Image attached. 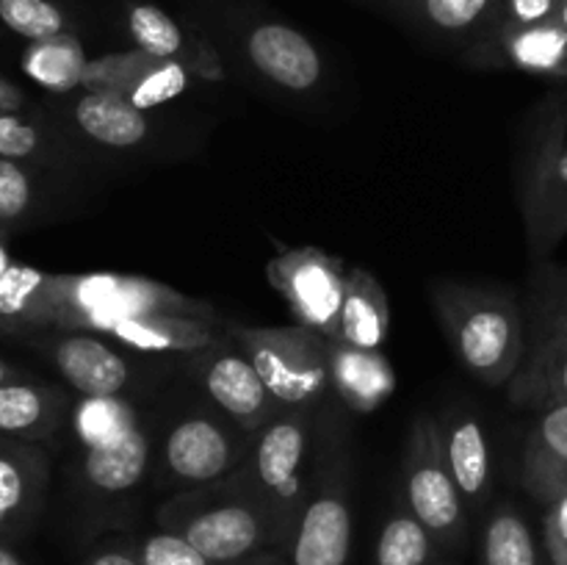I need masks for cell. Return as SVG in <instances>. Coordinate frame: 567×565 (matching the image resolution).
<instances>
[{
	"instance_id": "6da1fadb",
	"label": "cell",
	"mask_w": 567,
	"mask_h": 565,
	"mask_svg": "<svg viewBox=\"0 0 567 565\" xmlns=\"http://www.w3.org/2000/svg\"><path fill=\"white\" fill-rule=\"evenodd\" d=\"M155 524L186 537L210 565H238L269 548H286L291 541V526L238 471L210 485L177 491L161 504Z\"/></svg>"
},
{
	"instance_id": "7a4b0ae2",
	"label": "cell",
	"mask_w": 567,
	"mask_h": 565,
	"mask_svg": "<svg viewBox=\"0 0 567 565\" xmlns=\"http://www.w3.org/2000/svg\"><path fill=\"white\" fill-rule=\"evenodd\" d=\"M432 305L460 363L485 386L513 380L526 352L524 319L513 297L463 282H432Z\"/></svg>"
},
{
	"instance_id": "3957f363",
	"label": "cell",
	"mask_w": 567,
	"mask_h": 565,
	"mask_svg": "<svg viewBox=\"0 0 567 565\" xmlns=\"http://www.w3.org/2000/svg\"><path fill=\"white\" fill-rule=\"evenodd\" d=\"M150 314L216 319L214 305L194 299L161 280L114 271L53 277V327L64 332H105L120 321Z\"/></svg>"
},
{
	"instance_id": "277c9868",
	"label": "cell",
	"mask_w": 567,
	"mask_h": 565,
	"mask_svg": "<svg viewBox=\"0 0 567 565\" xmlns=\"http://www.w3.org/2000/svg\"><path fill=\"white\" fill-rule=\"evenodd\" d=\"M402 502L435 537L443 554L465 546L468 504L449 469L441 419L430 413L419 415L410 427L402 465Z\"/></svg>"
},
{
	"instance_id": "5b68a950",
	"label": "cell",
	"mask_w": 567,
	"mask_h": 565,
	"mask_svg": "<svg viewBox=\"0 0 567 565\" xmlns=\"http://www.w3.org/2000/svg\"><path fill=\"white\" fill-rule=\"evenodd\" d=\"M236 347L252 360L282 408H316L330 386V358L321 332L310 327H230Z\"/></svg>"
},
{
	"instance_id": "8992f818",
	"label": "cell",
	"mask_w": 567,
	"mask_h": 565,
	"mask_svg": "<svg viewBox=\"0 0 567 565\" xmlns=\"http://www.w3.org/2000/svg\"><path fill=\"white\" fill-rule=\"evenodd\" d=\"M520 205L535 258H546L567 236V97H551L535 125L520 172Z\"/></svg>"
},
{
	"instance_id": "52a82bcc",
	"label": "cell",
	"mask_w": 567,
	"mask_h": 565,
	"mask_svg": "<svg viewBox=\"0 0 567 565\" xmlns=\"http://www.w3.org/2000/svg\"><path fill=\"white\" fill-rule=\"evenodd\" d=\"M313 421V408H286L264 430L252 432L249 454L238 469L244 482L291 526V532L313 476H305L316 438Z\"/></svg>"
},
{
	"instance_id": "ba28073f",
	"label": "cell",
	"mask_w": 567,
	"mask_h": 565,
	"mask_svg": "<svg viewBox=\"0 0 567 565\" xmlns=\"http://www.w3.org/2000/svg\"><path fill=\"white\" fill-rule=\"evenodd\" d=\"M288 565H349L352 557V502H349V463L343 452L321 458L310 476L291 541Z\"/></svg>"
},
{
	"instance_id": "9c48e42d",
	"label": "cell",
	"mask_w": 567,
	"mask_h": 565,
	"mask_svg": "<svg viewBox=\"0 0 567 565\" xmlns=\"http://www.w3.org/2000/svg\"><path fill=\"white\" fill-rule=\"evenodd\" d=\"M252 443V432H244L236 421L219 419L205 410L177 419L161 443V485L203 487L236 474Z\"/></svg>"
},
{
	"instance_id": "30bf717a",
	"label": "cell",
	"mask_w": 567,
	"mask_h": 565,
	"mask_svg": "<svg viewBox=\"0 0 567 565\" xmlns=\"http://www.w3.org/2000/svg\"><path fill=\"white\" fill-rule=\"evenodd\" d=\"M266 277L291 308L297 325L338 338L347 271L336 255L319 247L286 249L266 266Z\"/></svg>"
},
{
	"instance_id": "8fae6325",
	"label": "cell",
	"mask_w": 567,
	"mask_h": 565,
	"mask_svg": "<svg viewBox=\"0 0 567 565\" xmlns=\"http://www.w3.org/2000/svg\"><path fill=\"white\" fill-rule=\"evenodd\" d=\"M188 369L210 397V402L244 432H258L282 413V404L260 380L252 360L238 347L216 343L188 355Z\"/></svg>"
},
{
	"instance_id": "7c38bea8",
	"label": "cell",
	"mask_w": 567,
	"mask_h": 565,
	"mask_svg": "<svg viewBox=\"0 0 567 565\" xmlns=\"http://www.w3.org/2000/svg\"><path fill=\"white\" fill-rule=\"evenodd\" d=\"M48 476V454L37 443L0 435V541H14L37 521Z\"/></svg>"
},
{
	"instance_id": "4fadbf2b",
	"label": "cell",
	"mask_w": 567,
	"mask_h": 565,
	"mask_svg": "<svg viewBox=\"0 0 567 565\" xmlns=\"http://www.w3.org/2000/svg\"><path fill=\"white\" fill-rule=\"evenodd\" d=\"M127 33L136 42L138 50L155 55V59L177 61L186 66L192 75L205 81H225V66H221L216 50L205 42L199 33H188L181 22L164 9L153 3L127 6Z\"/></svg>"
},
{
	"instance_id": "5bb4252c",
	"label": "cell",
	"mask_w": 567,
	"mask_h": 565,
	"mask_svg": "<svg viewBox=\"0 0 567 565\" xmlns=\"http://www.w3.org/2000/svg\"><path fill=\"white\" fill-rule=\"evenodd\" d=\"M247 55L255 70L288 92H310L319 86L324 64L305 33L282 22H260L247 33Z\"/></svg>"
},
{
	"instance_id": "9a60e30c",
	"label": "cell",
	"mask_w": 567,
	"mask_h": 565,
	"mask_svg": "<svg viewBox=\"0 0 567 565\" xmlns=\"http://www.w3.org/2000/svg\"><path fill=\"white\" fill-rule=\"evenodd\" d=\"M50 358L81 397H122L133 377V366L92 332L59 336L50 343Z\"/></svg>"
},
{
	"instance_id": "2e32d148",
	"label": "cell",
	"mask_w": 567,
	"mask_h": 565,
	"mask_svg": "<svg viewBox=\"0 0 567 565\" xmlns=\"http://www.w3.org/2000/svg\"><path fill=\"white\" fill-rule=\"evenodd\" d=\"M520 482L543 507L567 491V404H548L526 432Z\"/></svg>"
},
{
	"instance_id": "e0dca14e",
	"label": "cell",
	"mask_w": 567,
	"mask_h": 565,
	"mask_svg": "<svg viewBox=\"0 0 567 565\" xmlns=\"http://www.w3.org/2000/svg\"><path fill=\"white\" fill-rule=\"evenodd\" d=\"M330 386L354 413H371L396 391V371L380 349L352 347L347 341L330 338Z\"/></svg>"
},
{
	"instance_id": "ac0fdd59",
	"label": "cell",
	"mask_w": 567,
	"mask_h": 565,
	"mask_svg": "<svg viewBox=\"0 0 567 565\" xmlns=\"http://www.w3.org/2000/svg\"><path fill=\"white\" fill-rule=\"evenodd\" d=\"M449 469L471 510H482L493 493L491 438L482 421L468 410H457L441 421Z\"/></svg>"
},
{
	"instance_id": "d6986e66",
	"label": "cell",
	"mask_w": 567,
	"mask_h": 565,
	"mask_svg": "<svg viewBox=\"0 0 567 565\" xmlns=\"http://www.w3.org/2000/svg\"><path fill=\"white\" fill-rule=\"evenodd\" d=\"M109 336L116 343H122V347L153 355H194L221 343L219 321H205L197 319V316L181 314L133 316V319H125L111 327Z\"/></svg>"
},
{
	"instance_id": "ffe728a7",
	"label": "cell",
	"mask_w": 567,
	"mask_h": 565,
	"mask_svg": "<svg viewBox=\"0 0 567 565\" xmlns=\"http://www.w3.org/2000/svg\"><path fill=\"white\" fill-rule=\"evenodd\" d=\"M70 399L61 388L39 382L0 386V435L39 443L53 435L66 419Z\"/></svg>"
},
{
	"instance_id": "44dd1931",
	"label": "cell",
	"mask_w": 567,
	"mask_h": 565,
	"mask_svg": "<svg viewBox=\"0 0 567 565\" xmlns=\"http://www.w3.org/2000/svg\"><path fill=\"white\" fill-rule=\"evenodd\" d=\"M150 443L147 427H138L122 441L109 443V446L83 449L81 458V476L89 491L100 496H122L131 493L138 482L144 480L150 465Z\"/></svg>"
},
{
	"instance_id": "7402d4cb",
	"label": "cell",
	"mask_w": 567,
	"mask_h": 565,
	"mask_svg": "<svg viewBox=\"0 0 567 565\" xmlns=\"http://www.w3.org/2000/svg\"><path fill=\"white\" fill-rule=\"evenodd\" d=\"M513 399L526 408L567 404V321L554 319L543 332L526 371L515 374Z\"/></svg>"
},
{
	"instance_id": "603a6c76",
	"label": "cell",
	"mask_w": 567,
	"mask_h": 565,
	"mask_svg": "<svg viewBox=\"0 0 567 565\" xmlns=\"http://www.w3.org/2000/svg\"><path fill=\"white\" fill-rule=\"evenodd\" d=\"M388 330H391V305H388L385 288L369 269L354 266L347 275L338 341L363 349H380L385 343Z\"/></svg>"
},
{
	"instance_id": "cb8c5ba5",
	"label": "cell",
	"mask_w": 567,
	"mask_h": 565,
	"mask_svg": "<svg viewBox=\"0 0 567 565\" xmlns=\"http://www.w3.org/2000/svg\"><path fill=\"white\" fill-rule=\"evenodd\" d=\"M493 50L502 64L532 72V75L567 81V28L557 20L496 33Z\"/></svg>"
},
{
	"instance_id": "d4e9b609",
	"label": "cell",
	"mask_w": 567,
	"mask_h": 565,
	"mask_svg": "<svg viewBox=\"0 0 567 565\" xmlns=\"http://www.w3.org/2000/svg\"><path fill=\"white\" fill-rule=\"evenodd\" d=\"M53 277L14 260L0 277V327L3 330L53 327Z\"/></svg>"
},
{
	"instance_id": "484cf974",
	"label": "cell",
	"mask_w": 567,
	"mask_h": 565,
	"mask_svg": "<svg viewBox=\"0 0 567 565\" xmlns=\"http://www.w3.org/2000/svg\"><path fill=\"white\" fill-rule=\"evenodd\" d=\"M75 122L89 138L114 150L138 147L150 133L147 114L120 94L86 92L75 103Z\"/></svg>"
},
{
	"instance_id": "4316f807",
	"label": "cell",
	"mask_w": 567,
	"mask_h": 565,
	"mask_svg": "<svg viewBox=\"0 0 567 565\" xmlns=\"http://www.w3.org/2000/svg\"><path fill=\"white\" fill-rule=\"evenodd\" d=\"M543 548L518 504H493L482 526L480 565H546Z\"/></svg>"
},
{
	"instance_id": "83f0119b",
	"label": "cell",
	"mask_w": 567,
	"mask_h": 565,
	"mask_svg": "<svg viewBox=\"0 0 567 565\" xmlns=\"http://www.w3.org/2000/svg\"><path fill=\"white\" fill-rule=\"evenodd\" d=\"M86 64V50L70 31L42 39V42H31L22 53V72L42 89L59 94L81 86Z\"/></svg>"
},
{
	"instance_id": "f1b7e54d",
	"label": "cell",
	"mask_w": 567,
	"mask_h": 565,
	"mask_svg": "<svg viewBox=\"0 0 567 565\" xmlns=\"http://www.w3.org/2000/svg\"><path fill=\"white\" fill-rule=\"evenodd\" d=\"M437 559H443V552L435 537L399 499L382 521L371 565H435Z\"/></svg>"
},
{
	"instance_id": "f546056e",
	"label": "cell",
	"mask_w": 567,
	"mask_h": 565,
	"mask_svg": "<svg viewBox=\"0 0 567 565\" xmlns=\"http://www.w3.org/2000/svg\"><path fill=\"white\" fill-rule=\"evenodd\" d=\"M72 427L83 449L109 446L142 427L138 410L122 397H81Z\"/></svg>"
},
{
	"instance_id": "4dcf8cb0",
	"label": "cell",
	"mask_w": 567,
	"mask_h": 565,
	"mask_svg": "<svg viewBox=\"0 0 567 565\" xmlns=\"http://www.w3.org/2000/svg\"><path fill=\"white\" fill-rule=\"evenodd\" d=\"M404 9L443 37H465L496 14L498 0H402Z\"/></svg>"
},
{
	"instance_id": "1f68e13d",
	"label": "cell",
	"mask_w": 567,
	"mask_h": 565,
	"mask_svg": "<svg viewBox=\"0 0 567 565\" xmlns=\"http://www.w3.org/2000/svg\"><path fill=\"white\" fill-rule=\"evenodd\" d=\"M188 78H192V72L183 64H177V61L155 59L147 70L138 72V75L127 83V89L120 97H125L127 103H133L142 111L158 109V105L169 103V100L181 97V94L186 92Z\"/></svg>"
},
{
	"instance_id": "d6a6232c",
	"label": "cell",
	"mask_w": 567,
	"mask_h": 565,
	"mask_svg": "<svg viewBox=\"0 0 567 565\" xmlns=\"http://www.w3.org/2000/svg\"><path fill=\"white\" fill-rule=\"evenodd\" d=\"M0 22L28 42L70 31V20L53 0H0Z\"/></svg>"
},
{
	"instance_id": "836d02e7",
	"label": "cell",
	"mask_w": 567,
	"mask_h": 565,
	"mask_svg": "<svg viewBox=\"0 0 567 565\" xmlns=\"http://www.w3.org/2000/svg\"><path fill=\"white\" fill-rule=\"evenodd\" d=\"M155 61V55L144 53V50H120V53H105L97 59H89L86 70H83L81 89L83 92H103V94H122L127 83L147 70Z\"/></svg>"
},
{
	"instance_id": "e575fe53",
	"label": "cell",
	"mask_w": 567,
	"mask_h": 565,
	"mask_svg": "<svg viewBox=\"0 0 567 565\" xmlns=\"http://www.w3.org/2000/svg\"><path fill=\"white\" fill-rule=\"evenodd\" d=\"M142 565H210L203 552L192 546L183 535L169 530H153L133 543Z\"/></svg>"
},
{
	"instance_id": "d590c367",
	"label": "cell",
	"mask_w": 567,
	"mask_h": 565,
	"mask_svg": "<svg viewBox=\"0 0 567 565\" xmlns=\"http://www.w3.org/2000/svg\"><path fill=\"white\" fill-rule=\"evenodd\" d=\"M33 203V177L20 161L0 158V227L20 222Z\"/></svg>"
},
{
	"instance_id": "8d00e7d4",
	"label": "cell",
	"mask_w": 567,
	"mask_h": 565,
	"mask_svg": "<svg viewBox=\"0 0 567 565\" xmlns=\"http://www.w3.org/2000/svg\"><path fill=\"white\" fill-rule=\"evenodd\" d=\"M559 0H498L496 6V33L518 31V28L540 25L554 20Z\"/></svg>"
},
{
	"instance_id": "74e56055",
	"label": "cell",
	"mask_w": 567,
	"mask_h": 565,
	"mask_svg": "<svg viewBox=\"0 0 567 565\" xmlns=\"http://www.w3.org/2000/svg\"><path fill=\"white\" fill-rule=\"evenodd\" d=\"M42 147L37 125L17 114H0V158H31Z\"/></svg>"
},
{
	"instance_id": "f35d334b",
	"label": "cell",
	"mask_w": 567,
	"mask_h": 565,
	"mask_svg": "<svg viewBox=\"0 0 567 565\" xmlns=\"http://www.w3.org/2000/svg\"><path fill=\"white\" fill-rule=\"evenodd\" d=\"M543 546L551 565H567V491L543 507Z\"/></svg>"
},
{
	"instance_id": "ab89813d",
	"label": "cell",
	"mask_w": 567,
	"mask_h": 565,
	"mask_svg": "<svg viewBox=\"0 0 567 565\" xmlns=\"http://www.w3.org/2000/svg\"><path fill=\"white\" fill-rule=\"evenodd\" d=\"M83 565H142L131 541H105L86 554Z\"/></svg>"
},
{
	"instance_id": "60d3db41",
	"label": "cell",
	"mask_w": 567,
	"mask_h": 565,
	"mask_svg": "<svg viewBox=\"0 0 567 565\" xmlns=\"http://www.w3.org/2000/svg\"><path fill=\"white\" fill-rule=\"evenodd\" d=\"M22 103H25V97H22L20 89L6 81V78H0V114H17Z\"/></svg>"
},
{
	"instance_id": "b9f144b4",
	"label": "cell",
	"mask_w": 567,
	"mask_h": 565,
	"mask_svg": "<svg viewBox=\"0 0 567 565\" xmlns=\"http://www.w3.org/2000/svg\"><path fill=\"white\" fill-rule=\"evenodd\" d=\"M238 565H288V554L286 548H269V552H260L255 557L244 559Z\"/></svg>"
},
{
	"instance_id": "7bdbcfd3",
	"label": "cell",
	"mask_w": 567,
	"mask_h": 565,
	"mask_svg": "<svg viewBox=\"0 0 567 565\" xmlns=\"http://www.w3.org/2000/svg\"><path fill=\"white\" fill-rule=\"evenodd\" d=\"M0 565H25L20 559V554L9 546L6 541H0Z\"/></svg>"
},
{
	"instance_id": "ee69618b",
	"label": "cell",
	"mask_w": 567,
	"mask_h": 565,
	"mask_svg": "<svg viewBox=\"0 0 567 565\" xmlns=\"http://www.w3.org/2000/svg\"><path fill=\"white\" fill-rule=\"evenodd\" d=\"M22 374L11 363L0 360V386H9V382H20Z\"/></svg>"
},
{
	"instance_id": "f6af8a7d",
	"label": "cell",
	"mask_w": 567,
	"mask_h": 565,
	"mask_svg": "<svg viewBox=\"0 0 567 565\" xmlns=\"http://www.w3.org/2000/svg\"><path fill=\"white\" fill-rule=\"evenodd\" d=\"M14 264V260H11V255H9V249H6V244L0 242V277H3V271L9 269V266Z\"/></svg>"
},
{
	"instance_id": "bcb514c9",
	"label": "cell",
	"mask_w": 567,
	"mask_h": 565,
	"mask_svg": "<svg viewBox=\"0 0 567 565\" xmlns=\"http://www.w3.org/2000/svg\"><path fill=\"white\" fill-rule=\"evenodd\" d=\"M554 20H557L559 25L567 28V0H563V3H559V9H557V14H554Z\"/></svg>"
},
{
	"instance_id": "7dc6e473",
	"label": "cell",
	"mask_w": 567,
	"mask_h": 565,
	"mask_svg": "<svg viewBox=\"0 0 567 565\" xmlns=\"http://www.w3.org/2000/svg\"><path fill=\"white\" fill-rule=\"evenodd\" d=\"M557 319H563V321H567V294H565L563 305H559V310H557Z\"/></svg>"
},
{
	"instance_id": "c3c4849f",
	"label": "cell",
	"mask_w": 567,
	"mask_h": 565,
	"mask_svg": "<svg viewBox=\"0 0 567 565\" xmlns=\"http://www.w3.org/2000/svg\"><path fill=\"white\" fill-rule=\"evenodd\" d=\"M435 565H454V563H449V559H437Z\"/></svg>"
},
{
	"instance_id": "681fc988",
	"label": "cell",
	"mask_w": 567,
	"mask_h": 565,
	"mask_svg": "<svg viewBox=\"0 0 567 565\" xmlns=\"http://www.w3.org/2000/svg\"><path fill=\"white\" fill-rule=\"evenodd\" d=\"M0 330H3V327H0Z\"/></svg>"
},
{
	"instance_id": "f907efd6",
	"label": "cell",
	"mask_w": 567,
	"mask_h": 565,
	"mask_svg": "<svg viewBox=\"0 0 567 565\" xmlns=\"http://www.w3.org/2000/svg\"><path fill=\"white\" fill-rule=\"evenodd\" d=\"M559 3H563V0H559Z\"/></svg>"
}]
</instances>
